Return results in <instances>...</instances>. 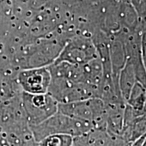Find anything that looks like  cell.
<instances>
[{
  "label": "cell",
  "instance_id": "obj_3",
  "mask_svg": "<svg viewBox=\"0 0 146 146\" xmlns=\"http://www.w3.org/2000/svg\"><path fill=\"white\" fill-rule=\"evenodd\" d=\"M98 57L96 47L91 38L76 34L67 41L55 62L84 65Z\"/></svg>",
  "mask_w": 146,
  "mask_h": 146
},
{
  "label": "cell",
  "instance_id": "obj_10",
  "mask_svg": "<svg viewBox=\"0 0 146 146\" xmlns=\"http://www.w3.org/2000/svg\"><path fill=\"white\" fill-rule=\"evenodd\" d=\"M120 135L131 143L146 135V114L137 116L124 127Z\"/></svg>",
  "mask_w": 146,
  "mask_h": 146
},
{
  "label": "cell",
  "instance_id": "obj_5",
  "mask_svg": "<svg viewBox=\"0 0 146 146\" xmlns=\"http://www.w3.org/2000/svg\"><path fill=\"white\" fill-rule=\"evenodd\" d=\"M18 27L12 0H0V45L7 40Z\"/></svg>",
  "mask_w": 146,
  "mask_h": 146
},
{
  "label": "cell",
  "instance_id": "obj_4",
  "mask_svg": "<svg viewBox=\"0 0 146 146\" xmlns=\"http://www.w3.org/2000/svg\"><path fill=\"white\" fill-rule=\"evenodd\" d=\"M51 78L48 66L22 69L16 76L22 91L30 94H47Z\"/></svg>",
  "mask_w": 146,
  "mask_h": 146
},
{
  "label": "cell",
  "instance_id": "obj_8",
  "mask_svg": "<svg viewBox=\"0 0 146 146\" xmlns=\"http://www.w3.org/2000/svg\"><path fill=\"white\" fill-rule=\"evenodd\" d=\"M111 135L106 130L92 129L81 136L73 138L72 146H110Z\"/></svg>",
  "mask_w": 146,
  "mask_h": 146
},
{
  "label": "cell",
  "instance_id": "obj_15",
  "mask_svg": "<svg viewBox=\"0 0 146 146\" xmlns=\"http://www.w3.org/2000/svg\"><path fill=\"white\" fill-rule=\"evenodd\" d=\"M118 1H121V2H124V3H130L131 0H118Z\"/></svg>",
  "mask_w": 146,
  "mask_h": 146
},
{
  "label": "cell",
  "instance_id": "obj_9",
  "mask_svg": "<svg viewBox=\"0 0 146 146\" xmlns=\"http://www.w3.org/2000/svg\"><path fill=\"white\" fill-rule=\"evenodd\" d=\"M136 83L135 74L133 65L130 62L127 60L126 64L120 71L118 77V85L120 94L125 103Z\"/></svg>",
  "mask_w": 146,
  "mask_h": 146
},
{
  "label": "cell",
  "instance_id": "obj_1",
  "mask_svg": "<svg viewBox=\"0 0 146 146\" xmlns=\"http://www.w3.org/2000/svg\"><path fill=\"white\" fill-rule=\"evenodd\" d=\"M30 128L37 143L52 135H68L74 138L94 129L89 121L68 117L59 112L39 125L30 126Z\"/></svg>",
  "mask_w": 146,
  "mask_h": 146
},
{
  "label": "cell",
  "instance_id": "obj_11",
  "mask_svg": "<svg viewBox=\"0 0 146 146\" xmlns=\"http://www.w3.org/2000/svg\"><path fill=\"white\" fill-rule=\"evenodd\" d=\"M73 137L68 135H52L38 142L37 146H72Z\"/></svg>",
  "mask_w": 146,
  "mask_h": 146
},
{
  "label": "cell",
  "instance_id": "obj_12",
  "mask_svg": "<svg viewBox=\"0 0 146 146\" xmlns=\"http://www.w3.org/2000/svg\"><path fill=\"white\" fill-rule=\"evenodd\" d=\"M130 3L136 11L143 29L146 25V0H131Z\"/></svg>",
  "mask_w": 146,
  "mask_h": 146
},
{
  "label": "cell",
  "instance_id": "obj_2",
  "mask_svg": "<svg viewBox=\"0 0 146 146\" xmlns=\"http://www.w3.org/2000/svg\"><path fill=\"white\" fill-rule=\"evenodd\" d=\"M21 102L29 126L39 125L58 112V103L48 94L22 92Z\"/></svg>",
  "mask_w": 146,
  "mask_h": 146
},
{
  "label": "cell",
  "instance_id": "obj_16",
  "mask_svg": "<svg viewBox=\"0 0 146 146\" xmlns=\"http://www.w3.org/2000/svg\"><path fill=\"white\" fill-rule=\"evenodd\" d=\"M143 146H146V141L144 140V142H143Z\"/></svg>",
  "mask_w": 146,
  "mask_h": 146
},
{
  "label": "cell",
  "instance_id": "obj_14",
  "mask_svg": "<svg viewBox=\"0 0 146 146\" xmlns=\"http://www.w3.org/2000/svg\"><path fill=\"white\" fill-rule=\"evenodd\" d=\"M0 146H12L4 137L0 135Z\"/></svg>",
  "mask_w": 146,
  "mask_h": 146
},
{
  "label": "cell",
  "instance_id": "obj_6",
  "mask_svg": "<svg viewBox=\"0 0 146 146\" xmlns=\"http://www.w3.org/2000/svg\"><path fill=\"white\" fill-rule=\"evenodd\" d=\"M106 104V131L112 135H120L123 128L124 112L126 104Z\"/></svg>",
  "mask_w": 146,
  "mask_h": 146
},
{
  "label": "cell",
  "instance_id": "obj_17",
  "mask_svg": "<svg viewBox=\"0 0 146 146\" xmlns=\"http://www.w3.org/2000/svg\"><path fill=\"white\" fill-rule=\"evenodd\" d=\"M145 141H146V137H145Z\"/></svg>",
  "mask_w": 146,
  "mask_h": 146
},
{
  "label": "cell",
  "instance_id": "obj_13",
  "mask_svg": "<svg viewBox=\"0 0 146 146\" xmlns=\"http://www.w3.org/2000/svg\"><path fill=\"white\" fill-rule=\"evenodd\" d=\"M145 137H146V135L142 137L139 139L136 140L135 141H134L133 143H132V144H131V146H143V144L144 140H145Z\"/></svg>",
  "mask_w": 146,
  "mask_h": 146
},
{
  "label": "cell",
  "instance_id": "obj_7",
  "mask_svg": "<svg viewBox=\"0 0 146 146\" xmlns=\"http://www.w3.org/2000/svg\"><path fill=\"white\" fill-rule=\"evenodd\" d=\"M58 112L68 117L91 123L92 120V109L90 100L84 101L70 102L66 104H58Z\"/></svg>",
  "mask_w": 146,
  "mask_h": 146
}]
</instances>
